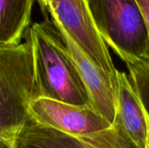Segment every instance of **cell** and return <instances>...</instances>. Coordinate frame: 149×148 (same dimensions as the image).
<instances>
[{"mask_svg":"<svg viewBox=\"0 0 149 148\" xmlns=\"http://www.w3.org/2000/svg\"><path fill=\"white\" fill-rule=\"evenodd\" d=\"M136 1L138 2V4L142 12L144 21L146 24L147 31H148V42H147V47L143 55V58L149 61V0H136Z\"/></svg>","mask_w":149,"mask_h":148,"instance_id":"30bf717a","label":"cell"},{"mask_svg":"<svg viewBox=\"0 0 149 148\" xmlns=\"http://www.w3.org/2000/svg\"><path fill=\"white\" fill-rule=\"evenodd\" d=\"M40 97L32 44L27 34L19 44L0 45V146L10 148L29 122L28 106Z\"/></svg>","mask_w":149,"mask_h":148,"instance_id":"7a4b0ae2","label":"cell"},{"mask_svg":"<svg viewBox=\"0 0 149 148\" xmlns=\"http://www.w3.org/2000/svg\"><path fill=\"white\" fill-rule=\"evenodd\" d=\"M102 39L123 60L143 58L148 31L136 0H86Z\"/></svg>","mask_w":149,"mask_h":148,"instance_id":"3957f363","label":"cell"},{"mask_svg":"<svg viewBox=\"0 0 149 148\" xmlns=\"http://www.w3.org/2000/svg\"><path fill=\"white\" fill-rule=\"evenodd\" d=\"M40 97L64 103L92 106L79 69L58 29L49 17L30 26Z\"/></svg>","mask_w":149,"mask_h":148,"instance_id":"6da1fadb","label":"cell"},{"mask_svg":"<svg viewBox=\"0 0 149 148\" xmlns=\"http://www.w3.org/2000/svg\"><path fill=\"white\" fill-rule=\"evenodd\" d=\"M45 15L61 27L81 51L104 71L118 75L109 50L100 35L86 0H37Z\"/></svg>","mask_w":149,"mask_h":148,"instance_id":"277c9868","label":"cell"},{"mask_svg":"<svg viewBox=\"0 0 149 148\" xmlns=\"http://www.w3.org/2000/svg\"><path fill=\"white\" fill-rule=\"evenodd\" d=\"M37 0H0V45L22 43L30 28L31 11Z\"/></svg>","mask_w":149,"mask_h":148,"instance_id":"9c48e42d","label":"cell"},{"mask_svg":"<svg viewBox=\"0 0 149 148\" xmlns=\"http://www.w3.org/2000/svg\"><path fill=\"white\" fill-rule=\"evenodd\" d=\"M118 110L115 120L121 125L130 140L138 148H149L148 118L127 73L119 72Z\"/></svg>","mask_w":149,"mask_h":148,"instance_id":"ba28073f","label":"cell"},{"mask_svg":"<svg viewBox=\"0 0 149 148\" xmlns=\"http://www.w3.org/2000/svg\"><path fill=\"white\" fill-rule=\"evenodd\" d=\"M55 26L79 69L90 95L92 107L111 125H113L118 110L119 76L113 75L95 65L81 51L65 30L58 25Z\"/></svg>","mask_w":149,"mask_h":148,"instance_id":"52a82bcc","label":"cell"},{"mask_svg":"<svg viewBox=\"0 0 149 148\" xmlns=\"http://www.w3.org/2000/svg\"><path fill=\"white\" fill-rule=\"evenodd\" d=\"M0 148H3V147H1V146H0Z\"/></svg>","mask_w":149,"mask_h":148,"instance_id":"8fae6325","label":"cell"},{"mask_svg":"<svg viewBox=\"0 0 149 148\" xmlns=\"http://www.w3.org/2000/svg\"><path fill=\"white\" fill-rule=\"evenodd\" d=\"M30 120L73 136L88 135L113 126L92 106H79L38 97L28 106Z\"/></svg>","mask_w":149,"mask_h":148,"instance_id":"8992f818","label":"cell"},{"mask_svg":"<svg viewBox=\"0 0 149 148\" xmlns=\"http://www.w3.org/2000/svg\"><path fill=\"white\" fill-rule=\"evenodd\" d=\"M10 148H138L115 120L112 127L83 136H73L42 126L31 120L17 134Z\"/></svg>","mask_w":149,"mask_h":148,"instance_id":"5b68a950","label":"cell"}]
</instances>
